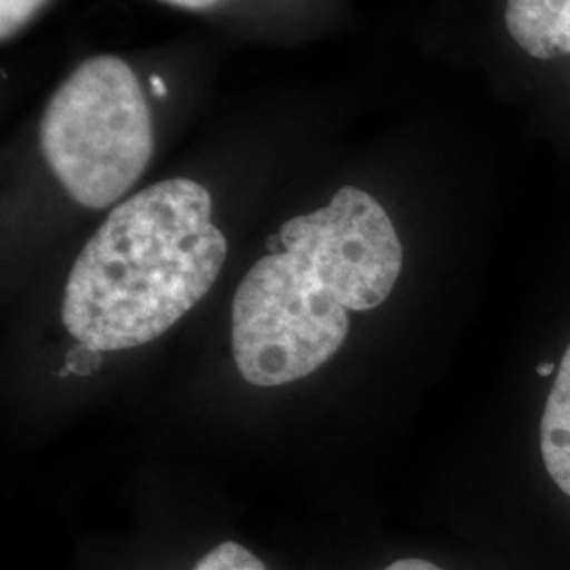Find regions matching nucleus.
<instances>
[{
    "mask_svg": "<svg viewBox=\"0 0 570 570\" xmlns=\"http://www.w3.org/2000/svg\"><path fill=\"white\" fill-rule=\"evenodd\" d=\"M277 242L233 298V357L256 387H284L327 364L348 336V311L383 305L404 265L385 207L355 186L287 220Z\"/></svg>",
    "mask_w": 570,
    "mask_h": 570,
    "instance_id": "nucleus-1",
    "label": "nucleus"
},
{
    "mask_svg": "<svg viewBox=\"0 0 570 570\" xmlns=\"http://www.w3.org/2000/svg\"><path fill=\"white\" fill-rule=\"evenodd\" d=\"M212 214V195L188 178L153 184L115 205L63 289L70 336L108 353L148 345L178 324L225 266L228 245Z\"/></svg>",
    "mask_w": 570,
    "mask_h": 570,
    "instance_id": "nucleus-2",
    "label": "nucleus"
},
{
    "mask_svg": "<svg viewBox=\"0 0 570 570\" xmlns=\"http://www.w3.org/2000/svg\"><path fill=\"white\" fill-rule=\"evenodd\" d=\"M39 140L72 202L119 205L155 153L150 108L131 66L117 56L79 63L47 102Z\"/></svg>",
    "mask_w": 570,
    "mask_h": 570,
    "instance_id": "nucleus-3",
    "label": "nucleus"
},
{
    "mask_svg": "<svg viewBox=\"0 0 570 570\" xmlns=\"http://www.w3.org/2000/svg\"><path fill=\"white\" fill-rule=\"evenodd\" d=\"M511 39L537 60L570 56V0H508Z\"/></svg>",
    "mask_w": 570,
    "mask_h": 570,
    "instance_id": "nucleus-4",
    "label": "nucleus"
},
{
    "mask_svg": "<svg viewBox=\"0 0 570 570\" xmlns=\"http://www.w3.org/2000/svg\"><path fill=\"white\" fill-rule=\"evenodd\" d=\"M541 456L551 482L570 501V345L541 419Z\"/></svg>",
    "mask_w": 570,
    "mask_h": 570,
    "instance_id": "nucleus-5",
    "label": "nucleus"
},
{
    "mask_svg": "<svg viewBox=\"0 0 570 570\" xmlns=\"http://www.w3.org/2000/svg\"><path fill=\"white\" fill-rule=\"evenodd\" d=\"M193 570H266V567L244 546L225 541L205 553Z\"/></svg>",
    "mask_w": 570,
    "mask_h": 570,
    "instance_id": "nucleus-6",
    "label": "nucleus"
},
{
    "mask_svg": "<svg viewBox=\"0 0 570 570\" xmlns=\"http://www.w3.org/2000/svg\"><path fill=\"white\" fill-rule=\"evenodd\" d=\"M49 0H0V39L9 41Z\"/></svg>",
    "mask_w": 570,
    "mask_h": 570,
    "instance_id": "nucleus-7",
    "label": "nucleus"
},
{
    "mask_svg": "<svg viewBox=\"0 0 570 570\" xmlns=\"http://www.w3.org/2000/svg\"><path fill=\"white\" fill-rule=\"evenodd\" d=\"M100 364H102V353H100V351H94V348H89V346L77 343V346L70 351L66 372L91 374L94 370L100 367Z\"/></svg>",
    "mask_w": 570,
    "mask_h": 570,
    "instance_id": "nucleus-8",
    "label": "nucleus"
},
{
    "mask_svg": "<svg viewBox=\"0 0 570 570\" xmlns=\"http://www.w3.org/2000/svg\"><path fill=\"white\" fill-rule=\"evenodd\" d=\"M381 570H449L444 569L442 564L429 560V558H421V556H404L397 558L393 562H389L385 569Z\"/></svg>",
    "mask_w": 570,
    "mask_h": 570,
    "instance_id": "nucleus-9",
    "label": "nucleus"
},
{
    "mask_svg": "<svg viewBox=\"0 0 570 570\" xmlns=\"http://www.w3.org/2000/svg\"><path fill=\"white\" fill-rule=\"evenodd\" d=\"M161 2L180 7V9H190V11H204V9H212L225 0H161Z\"/></svg>",
    "mask_w": 570,
    "mask_h": 570,
    "instance_id": "nucleus-10",
    "label": "nucleus"
}]
</instances>
